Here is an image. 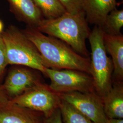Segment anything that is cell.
Listing matches in <instances>:
<instances>
[{"label":"cell","mask_w":123,"mask_h":123,"mask_svg":"<svg viewBox=\"0 0 123 123\" xmlns=\"http://www.w3.org/2000/svg\"><path fill=\"white\" fill-rule=\"evenodd\" d=\"M23 32L39 51L46 68L77 70L91 75L89 57L79 54L63 41L46 35L34 27L30 26Z\"/></svg>","instance_id":"cell-1"},{"label":"cell","mask_w":123,"mask_h":123,"mask_svg":"<svg viewBox=\"0 0 123 123\" xmlns=\"http://www.w3.org/2000/svg\"><path fill=\"white\" fill-rule=\"evenodd\" d=\"M83 11L76 14L66 12L59 18L43 19L35 28L41 32L60 40L77 53L88 57L86 41L90 30Z\"/></svg>","instance_id":"cell-2"},{"label":"cell","mask_w":123,"mask_h":123,"mask_svg":"<svg viewBox=\"0 0 123 123\" xmlns=\"http://www.w3.org/2000/svg\"><path fill=\"white\" fill-rule=\"evenodd\" d=\"M105 32L95 26L90 31L88 39L91 47V70L95 92L102 98L112 87L113 64L107 54L104 43Z\"/></svg>","instance_id":"cell-3"},{"label":"cell","mask_w":123,"mask_h":123,"mask_svg":"<svg viewBox=\"0 0 123 123\" xmlns=\"http://www.w3.org/2000/svg\"><path fill=\"white\" fill-rule=\"evenodd\" d=\"M8 64L25 66L38 71L45 76L47 68L39 51L23 32L14 27L1 35Z\"/></svg>","instance_id":"cell-4"},{"label":"cell","mask_w":123,"mask_h":123,"mask_svg":"<svg viewBox=\"0 0 123 123\" xmlns=\"http://www.w3.org/2000/svg\"><path fill=\"white\" fill-rule=\"evenodd\" d=\"M61 98L49 85L40 83L9 101L18 105L50 115L59 108Z\"/></svg>","instance_id":"cell-5"},{"label":"cell","mask_w":123,"mask_h":123,"mask_svg":"<svg viewBox=\"0 0 123 123\" xmlns=\"http://www.w3.org/2000/svg\"><path fill=\"white\" fill-rule=\"evenodd\" d=\"M45 76L50 79L49 87L58 93L95 92L92 76L84 72L46 68Z\"/></svg>","instance_id":"cell-6"},{"label":"cell","mask_w":123,"mask_h":123,"mask_svg":"<svg viewBox=\"0 0 123 123\" xmlns=\"http://www.w3.org/2000/svg\"><path fill=\"white\" fill-rule=\"evenodd\" d=\"M62 99L70 104L94 123H105L103 99L95 92L58 93Z\"/></svg>","instance_id":"cell-7"},{"label":"cell","mask_w":123,"mask_h":123,"mask_svg":"<svg viewBox=\"0 0 123 123\" xmlns=\"http://www.w3.org/2000/svg\"><path fill=\"white\" fill-rule=\"evenodd\" d=\"M9 71L2 84L9 100L22 94L37 84L42 83L36 70L28 67L19 66Z\"/></svg>","instance_id":"cell-8"},{"label":"cell","mask_w":123,"mask_h":123,"mask_svg":"<svg viewBox=\"0 0 123 123\" xmlns=\"http://www.w3.org/2000/svg\"><path fill=\"white\" fill-rule=\"evenodd\" d=\"M43 113L12 104L0 105V123H43Z\"/></svg>","instance_id":"cell-9"},{"label":"cell","mask_w":123,"mask_h":123,"mask_svg":"<svg viewBox=\"0 0 123 123\" xmlns=\"http://www.w3.org/2000/svg\"><path fill=\"white\" fill-rule=\"evenodd\" d=\"M106 50L112 57L113 64L112 84L123 82V36H104Z\"/></svg>","instance_id":"cell-10"},{"label":"cell","mask_w":123,"mask_h":123,"mask_svg":"<svg viewBox=\"0 0 123 123\" xmlns=\"http://www.w3.org/2000/svg\"><path fill=\"white\" fill-rule=\"evenodd\" d=\"M116 5V0H83V11L88 22L102 28Z\"/></svg>","instance_id":"cell-11"},{"label":"cell","mask_w":123,"mask_h":123,"mask_svg":"<svg viewBox=\"0 0 123 123\" xmlns=\"http://www.w3.org/2000/svg\"><path fill=\"white\" fill-rule=\"evenodd\" d=\"M102 99L108 119H123V82L113 83L110 91Z\"/></svg>","instance_id":"cell-12"},{"label":"cell","mask_w":123,"mask_h":123,"mask_svg":"<svg viewBox=\"0 0 123 123\" xmlns=\"http://www.w3.org/2000/svg\"><path fill=\"white\" fill-rule=\"evenodd\" d=\"M22 21L36 27L43 19L42 14L33 0H7Z\"/></svg>","instance_id":"cell-13"},{"label":"cell","mask_w":123,"mask_h":123,"mask_svg":"<svg viewBox=\"0 0 123 123\" xmlns=\"http://www.w3.org/2000/svg\"><path fill=\"white\" fill-rule=\"evenodd\" d=\"M45 19H52L61 17L67 11L59 0H33Z\"/></svg>","instance_id":"cell-14"},{"label":"cell","mask_w":123,"mask_h":123,"mask_svg":"<svg viewBox=\"0 0 123 123\" xmlns=\"http://www.w3.org/2000/svg\"><path fill=\"white\" fill-rule=\"evenodd\" d=\"M59 109L63 123H94L70 104L62 99Z\"/></svg>","instance_id":"cell-15"},{"label":"cell","mask_w":123,"mask_h":123,"mask_svg":"<svg viewBox=\"0 0 123 123\" xmlns=\"http://www.w3.org/2000/svg\"><path fill=\"white\" fill-rule=\"evenodd\" d=\"M123 26V10L115 8L108 15L101 28L106 34L118 35L121 34L120 30Z\"/></svg>","instance_id":"cell-16"},{"label":"cell","mask_w":123,"mask_h":123,"mask_svg":"<svg viewBox=\"0 0 123 123\" xmlns=\"http://www.w3.org/2000/svg\"><path fill=\"white\" fill-rule=\"evenodd\" d=\"M67 11L76 14L83 11V0H59Z\"/></svg>","instance_id":"cell-17"},{"label":"cell","mask_w":123,"mask_h":123,"mask_svg":"<svg viewBox=\"0 0 123 123\" xmlns=\"http://www.w3.org/2000/svg\"><path fill=\"white\" fill-rule=\"evenodd\" d=\"M8 65L6 47L1 35H0V81L4 74L6 66Z\"/></svg>","instance_id":"cell-18"},{"label":"cell","mask_w":123,"mask_h":123,"mask_svg":"<svg viewBox=\"0 0 123 123\" xmlns=\"http://www.w3.org/2000/svg\"><path fill=\"white\" fill-rule=\"evenodd\" d=\"M43 123H63L59 108L47 117L44 116Z\"/></svg>","instance_id":"cell-19"},{"label":"cell","mask_w":123,"mask_h":123,"mask_svg":"<svg viewBox=\"0 0 123 123\" xmlns=\"http://www.w3.org/2000/svg\"><path fill=\"white\" fill-rule=\"evenodd\" d=\"M9 101V98L5 92L2 85L0 83V105L6 104Z\"/></svg>","instance_id":"cell-20"},{"label":"cell","mask_w":123,"mask_h":123,"mask_svg":"<svg viewBox=\"0 0 123 123\" xmlns=\"http://www.w3.org/2000/svg\"><path fill=\"white\" fill-rule=\"evenodd\" d=\"M105 123H123V119H108Z\"/></svg>","instance_id":"cell-21"},{"label":"cell","mask_w":123,"mask_h":123,"mask_svg":"<svg viewBox=\"0 0 123 123\" xmlns=\"http://www.w3.org/2000/svg\"><path fill=\"white\" fill-rule=\"evenodd\" d=\"M3 29V25L2 22H1V21H0V34H1V32L2 31Z\"/></svg>","instance_id":"cell-22"}]
</instances>
